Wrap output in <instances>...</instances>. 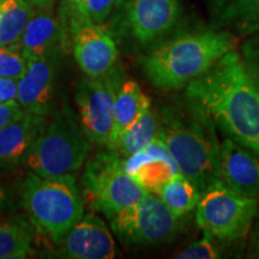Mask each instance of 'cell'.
<instances>
[{"instance_id": "6da1fadb", "label": "cell", "mask_w": 259, "mask_h": 259, "mask_svg": "<svg viewBox=\"0 0 259 259\" xmlns=\"http://www.w3.org/2000/svg\"><path fill=\"white\" fill-rule=\"evenodd\" d=\"M186 96L239 144L259 156V90L240 54L229 52L186 87Z\"/></svg>"}, {"instance_id": "7a4b0ae2", "label": "cell", "mask_w": 259, "mask_h": 259, "mask_svg": "<svg viewBox=\"0 0 259 259\" xmlns=\"http://www.w3.org/2000/svg\"><path fill=\"white\" fill-rule=\"evenodd\" d=\"M183 114L168 113L158 125L160 137L179 168L200 194L222 185L220 173V147L215 122L196 102Z\"/></svg>"}, {"instance_id": "3957f363", "label": "cell", "mask_w": 259, "mask_h": 259, "mask_svg": "<svg viewBox=\"0 0 259 259\" xmlns=\"http://www.w3.org/2000/svg\"><path fill=\"white\" fill-rule=\"evenodd\" d=\"M231 32L203 30L180 35L143 59V70L155 87L166 90L185 88L216 61L235 51Z\"/></svg>"}, {"instance_id": "277c9868", "label": "cell", "mask_w": 259, "mask_h": 259, "mask_svg": "<svg viewBox=\"0 0 259 259\" xmlns=\"http://www.w3.org/2000/svg\"><path fill=\"white\" fill-rule=\"evenodd\" d=\"M23 205L29 219L52 241L60 242L84 216L83 199L72 174H29L23 185Z\"/></svg>"}, {"instance_id": "5b68a950", "label": "cell", "mask_w": 259, "mask_h": 259, "mask_svg": "<svg viewBox=\"0 0 259 259\" xmlns=\"http://www.w3.org/2000/svg\"><path fill=\"white\" fill-rule=\"evenodd\" d=\"M82 186L87 202L109 220L148 193L126 173L120 154L109 149L88 162Z\"/></svg>"}, {"instance_id": "8992f818", "label": "cell", "mask_w": 259, "mask_h": 259, "mask_svg": "<svg viewBox=\"0 0 259 259\" xmlns=\"http://www.w3.org/2000/svg\"><path fill=\"white\" fill-rule=\"evenodd\" d=\"M90 141L72 120L58 115L47 124L25 157L41 177H59L79 169L89 153Z\"/></svg>"}, {"instance_id": "52a82bcc", "label": "cell", "mask_w": 259, "mask_h": 259, "mask_svg": "<svg viewBox=\"0 0 259 259\" xmlns=\"http://www.w3.org/2000/svg\"><path fill=\"white\" fill-rule=\"evenodd\" d=\"M258 204V198L242 196L222 184L200 196L196 222L204 234L219 241L242 240L251 231Z\"/></svg>"}, {"instance_id": "ba28073f", "label": "cell", "mask_w": 259, "mask_h": 259, "mask_svg": "<svg viewBox=\"0 0 259 259\" xmlns=\"http://www.w3.org/2000/svg\"><path fill=\"white\" fill-rule=\"evenodd\" d=\"M178 220L160 197L148 192L137 203L113 216L111 226L127 244L156 245L176 234Z\"/></svg>"}, {"instance_id": "9c48e42d", "label": "cell", "mask_w": 259, "mask_h": 259, "mask_svg": "<svg viewBox=\"0 0 259 259\" xmlns=\"http://www.w3.org/2000/svg\"><path fill=\"white\" fill-rule=\"evenodd\" d=\"M122 84L120 72L113 69L101 77H88L79 84L76 102L83 132L90 143L107 145L113 125V109Z\"/></svg>"}, {"instance_id": "30bf717a", "label": "cell", "mask_w": 259, "mask_h": 259, "mask_svg": "<svg viewBox=\"0 0 259 259\" xmlns=\"http://www.w3.org/2000/svg\"><path fill=\"white\" fill-rule=\"evenodd\" d=\"M73 51L79 67L88 77H101L114 69L118 50L101 25L83 21L73 24Z\"/></svg>"}, {"instance_id": "8fae6325", "label": "cell", "mask_w": 259, "mask_h": 259, "mask_svg": "<svg viewBox=\"0 0 259 259\" xmlns=\"http://www.w3.org/2000/svg\"><path fill=\"white\" fill-rule=\"evenodd\" d=\"M220 173L223 185L234 192L259 199V157L231 137L220 147Z\"/></svg>"}, {"instance_id": "7c38bea8", "label": "cell", "mask_w": 259, "mask_h": 259, "mask_svg": "<svg viewBox=\"0 0 259 259\" xmlns=\"http://www.w3.org/2000/svg\"><path fill=\"white\" fill-rule=\"evenodd\" d=\"M179 15V0H130L127 4L130 30L144 45L169 31Z\"/></svg>"}, {"instance_id": "4fadbf2b", "label": "cell", "mask_w": 259, "mask_h": 259, "mask_svg": "<svg viewBox=\"0 0 259 259\" xmlns=\"http://www.w3.org/2000/svg\"><path fill=\"white\" fill-rule=\"evenodd\" d=\"M61 241V251L67 258L113 259L116 254L111 232L94 215L83 216Z\"/></svg>"}, {"instance_id": "5bb4252c", "label": "cell", "mask_w": 259, "mask_h": 259, "mask_svg": "<svg viewBox=\"0 0 259 259\" xmlns=\"http://www.w3.org/2000/svg\"><path fill=\"white\" fill-rule=\"evenodd\" d=\"M24 76L18 79L17 101L24 111L46 115L52 107L54 64L51 57L28 60Z\"/></svg>"}, {"instance_id": "9a60e30c", "label": "cell", "mask_w": 259, "mask_h": 259, "mask_svg": "<svg viewBox=\"0 0 259 259\" xmlns=\"http://www.w3.org/2000/svg\"><path fill=\"white\" fill-rule=\"evenodd\" d=\"M46 126L45 115L25 111L15 121L0 128V163L15 164L25 161Z\"/></svg>"}, {"instance_id": "2e32d148", "label": "cell", "mask_w": 259, "mask_h": 259, "mask_svg": "<svg viewBox=\"0 0 259 259\" xmlns=\"http://www.w3.org/2000/svg\"><path fill=\"white\" fill-rule=\"evenodd\" d=\"M63 24L47 8L34 12L18 46L25 60L51 57L63 37Z\"/></svg>"}, {"instance_id": "e0dca14e", "label": "cell", "mask_w": 259, "mask_h": 259, "mask_svg": "<svg viewBox=\"0 0 259 259\" xmlns=\"http://www.w3.org/2000/svg\"><path fill=\"white\" fill-rule=\"evenodd\" d=\"M149 107L150 100L143 94L136 80L130 79L122 82L114 101L113 125L107 143L109 150H118L122 136Z\"/></svg>"}, {"instance_id": "ac0fdd59", "label": "cell", "mask_w": 259, "mask_h": 259, "mask_svg": "<svg viewBox=\"0 0 259 259\" xmlns=\"http://www.w3.org/2000/svg\"><path fill=\"white\" fill-rule=\"evenodd\" d=\"M28 0H2L0 3V46L18 47L22 35L34 15Z\"/></svg>"}, {"instance_id": "d6986e66", "label": "cell", "mask_w": 259, "mask_h": 259, "mask_svg": "<svg viewBox=\"0 0 259 259\" xmlns=\"http://www.w3.org/2000/svg\"><path fill=\"white\" fill-rule=\"evenodd\" d=\"M176 218L180 219L194 209L200 199V192L181 173L174 174L157 193Z\"/></svg>"}, {"instance_id": "ffe728a7", "label": "cell", "mask_w": 259, "mask_h": 259, "mask_svg": "<svg viewBox=\"0 0 259 259\" xmlns=\"http://www.w3.org/2000/svg\"><path fill=\"white\" fill-rule=\"evenodd\" d=\"M157 118L149 107L125 132L116 151L121 157H127L151 143L157 137Z\"/></svg>"}, {"instance_id": "44dd1931", "label": "cell", "mask_w": 259, "mask_h": 259, "mask_svg": "<svg viewBox=\"0 0 259 259\" xmlns=\"http://www.w3.org/2000/svg\"><path fill=\"white\" fill-rule=\"evenodd\" d=\"M31 240V232L27 225L0 221V259L27 257Z\"/></svg>"}, {"instance_id": "7402d4cb", "label": "cell", "mask_w": 259, "mask_h": 259, "mask_svg": "<svg viewBox=\"0 0 259 259\" xmlns=\"http://www.w3.org/2000/svg\"><path fill=\"white\" fill-rule=\"evenodd\" d=\"M177 173H180L179 168L170 162L162 158H151L144 162L132 174V178L148 192L157 194L164 184Z\"/></svg>"}, {"instance_id": "603a6c76", "label": "cell", "mask_w": 259, "mask_h": 259, "mask_svg": "<svg viewBox=\"0 0 259 259\" xmlns=\"http://www.w3.org/2000/svg\"><path fill=\"white\" fill-rule=\"evenodd\" d=\"M222 17L239 32L250 35L259 28V0H232Z\"/></svg>"}, {"instance_id": "cb8c5ba5", "label": "cell", "mask_w": 259, "mask_h": 259, "mask_svg": "<svg viewBox=\"0 0 259 259\" xmlns=\"http://www.w3.org/2000/svg\"><path fill=\"white\" fill-rule=\"evenodd\" d=\"M28 63L16 47L0 46V77L21 79L27 71Z\"/></svg>"}, {"instance_id": "d4e9b609", "label": "cell", "mask_w": 259, "mask_h": 259, "mask_svg": "<svg viewBox=\"0 0 259 259\" xmlns=\"http://www.w3.org/2000/svg\"><path fill=\"white\" fill-rule=\"evenodd\" d=\"M241 63L248 77L259 90V29L251 32L241 47Z\"/></svg>"}, {"instance_id": "484cf974", "label": "cell", "mask_w": 259, "mask_h": 259, "mask_svg": "<svg viewBox=\"0 0 259 259\" xmlns=\"http://www.w3.org/2000/svg\"><path fill=\"white\" fill-rule=\"evenodd\" d=\"M211 236L204 234L200 240L192 242L185 250L176 255L178 259H216L221 257V252L212 244Z\"/></svg>"}, {"instance_id": "4316f807", "label": "cell", "mask_w": 259, "mask_h": 259, "mask_svg": "<svg viewBox=\"0 0 259 259\" xmlns=\"http://www.w3.org/2000/svg\"><path fill=\"white\" fill-rule=\"evenodd\" d=\"M116 0H83V18L101 24L111 14Z\"/></svg>"}, {"instance_id": "83f0119b", "label": "cell", "mask_w": 259, "mask_h": 259, "mask_svg": "<svg viewBox=\"0 0 259 259\" xmlns=\"http://www.w3.org/2000/svg\"><path fill=\"white\" fill-rule=\"evenodd\" d=\"M24 112L23 107L19 105L17 100L0 105V128L15 121L19 116L23 115Z\"/></svg>"}, {"instance_id": "f1b7e54d", "label": "cell", "mask_w": 259, "mask_h": 259, "mask_svg": "<svg viewBox=\"0 0 259 259\" xmlns=\"http://www.w3.org/2000/svg\"><path fill=\"white\" fill-rule=\"evenodd\" d=\"M246 257L259 259V204H258L257 212H255L253 223H252L251 231L248 233Z\"/></svg>"}, {"instance_id": "f546056e", "label": "cell", "mask_w": 259, "mask_h": 259, "mask_svg": "<svg viewBox=\"0 0 259 259\" xmlns=\"http://www.w3.org/2000/svg\"><path fill=\"white\" fill-rule=\"evenodd\" d=\"M18 80L0 77V105L17 100Z\"/></svg>"}, {"instance_id": "4dcf8cb0", "label": "cell", "mask_w": 259, "mask_h": 259, "mask_svg": "<svg viewBox=\"0 0 259 259\" xmlns=\"http://www.w3.org/2000/svg\"><path fill=\"white\" fill-rule=\"evenodd\" d=\"M67 3L73 14V24L85 21L83 18V0H67Z\"/></svg>"}, {"instance_id": "1f68e13d", "label": "cell", "mask_w": 259, "mask_h": 259, "mask_svg": "<svg viewBox=\"0 0 259 259\" xmlns=\"http://www.w3.org/2000/svg\"><path fill=\"white\" fill-rule=\"evenodd\" d=\"M210 2H211L213 8H215L216 10H219L222 15V12L225 11L227 8H228V5L231 4L232 0H210Z\"/></svg>"}, {"instance_id": "d6a6232c", "label": "cell", "mask_w": 259, "mask_h": 259, "mask_svg": "<svg viewBox=\"0 0 259 259\" xmlns=\"http://www.w3.org/2000/svg\"><path fill=\"white\" fill-rule=\"evenodd\" d=\"M29 2L31 3V4L34 5H37L38 8H50V6L53 4L54 0H29Z\"/></svg>"}, {"instance_id": "836d02e7", "label": "cell", "mask_w": 259, "mask_h": 259, "mask_svg": "<svg viewBox=\"0 0 259 259\" xmlns=\"http://www.w3.org/2000/svg\"><path fill=\"white\" fill-rule=\"evenodd\" d=\"M5 205V194L3 192V190L0 189V213H2L3 210H4Z\"/></svg>"}, {"instance_id": "e575fe53", "label": "cell", "mask_w": 259, "mask_h": 259, "mask_svg": "<svg viewBox=\"0 0 259 259\" xmlns=\"http://www.w3.org/2000/svg\"><path fill=\"white\" fill-rule=\"evenodd\" d=\"M0 2H2V0H0Z\"/></svg>"}, {"instance_id": "d590c367", "label": "cell", "mask_w": 259, "mask_h": 259, "mask_svg": "<svg viewBox=\"0 0 259 259\" xmlns=\"http://www.w3.org/2000/svg\"><path fill=\"white\" fill-rule=\"evenodd\" d=\"M258 29H259V28H258Z\"/></svg>"}]
</instances>
